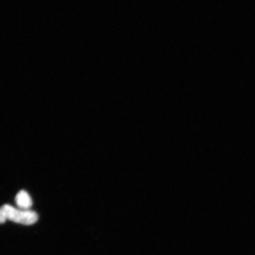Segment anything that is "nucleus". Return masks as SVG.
<instances>
[{"label":"nucleus","instance_id":"7ed1b4c3","mask_svg":"<svg viewBox=\"0 0 255 255\" xmlns=\"http://www.w3.org/2000/svg\"><path fill=\"white\" fill-rule=\"evenodd\" d=\"M7 219H6L5 217L4 214L2 212L1 210H0V224H2V223H4Z\"/></svg>","mask_w":255,"mask_h":255},{"label":"nucleus","instance_id":"f03ea898","mask_svg":"<svg viewBox=\"0 0 255 255\" xmlns=\"http://www.w3.org/2000/svg\"><path fill=\"white\" fill-rule=\"evenodd\" d=\"M15 202L19 209L23 210H29L33 205L31 197L24 190L19 191L15 196Z\"/></svg>","mask_w":255,"mask_h":255},{"label":"nucleus","instance_id":"f257e3e1","mask_svg":"<svg viewBox=\"0 0 255 255\" xmlns=\"http://www.w3.org/2000/svg\"><path fill=\"white\" fill-rule=\"evenodd\" d=\"M1 210L6 219L24 225H31L38 221L39 217L36 213L30 210L16 209L9 205H3Z\"/></svg>","mask_w":255,"mask_h":255}]
</instances>
